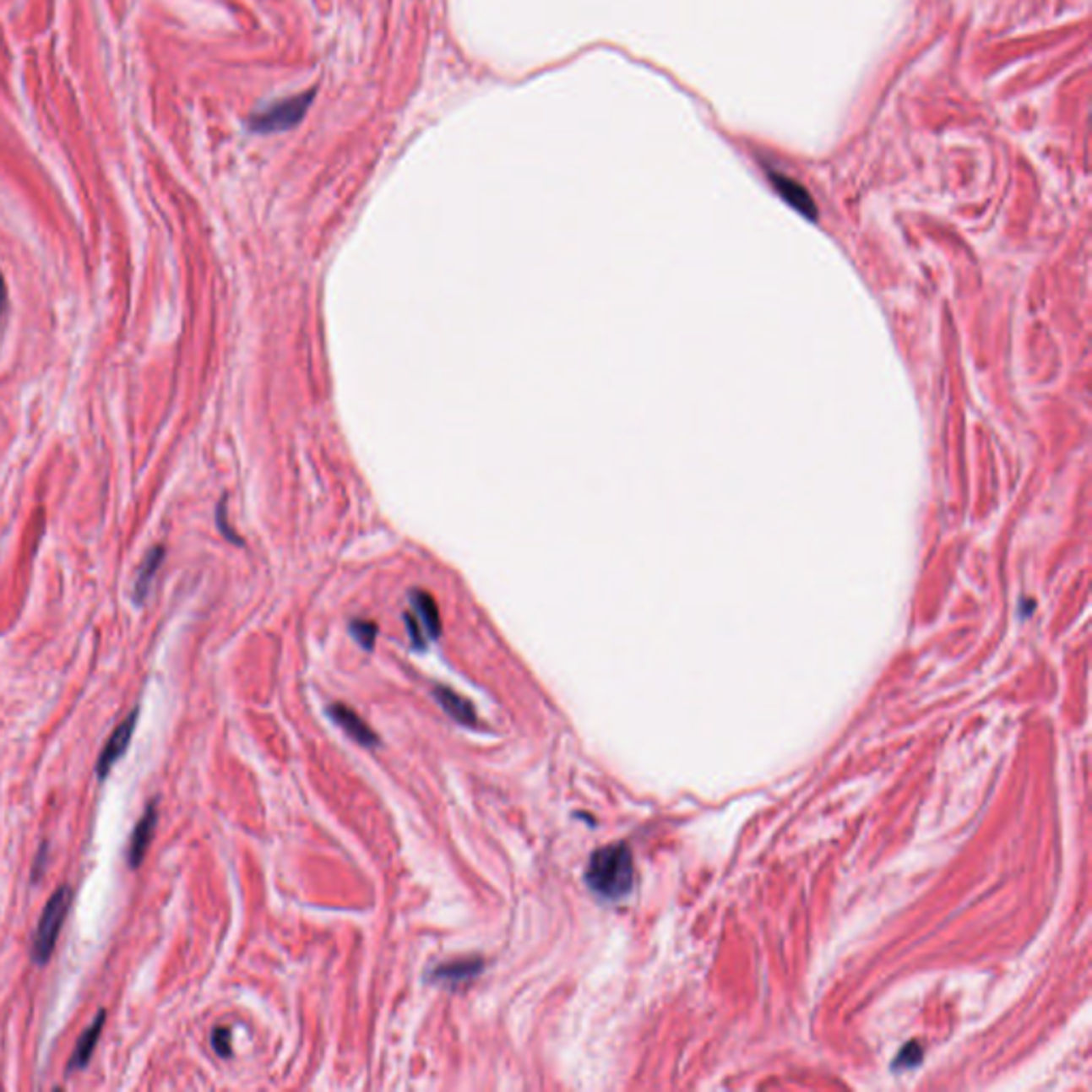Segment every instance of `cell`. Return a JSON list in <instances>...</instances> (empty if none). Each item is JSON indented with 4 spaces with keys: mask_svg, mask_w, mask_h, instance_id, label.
<instances>
[{
    "mask_svg": "<svg viewBox=\"0 0 1092 1092\" xmlns=\"http://www.w3.org/2000/svg\"><path fill=\"white\" fill-rule=\"evenodd\" d=\"M584 881L602 899L619 900L629 894L634 886V860L629 847L625 843L600 847L587 864Z\"/></svg>",
    "mask_w": 1092,
    "mask_h": 1092,
    "instance_id": "6da1fadb",
    "label": "cell"
},
{
    "mask_svg": "<svg viewBox=\"0 0 1092 1092\" xmlns=\"http://www.w3.org/2000/svg\"><path fill=\"white\" fill-rule=\"evenodd\" d=\"M71 900H73V892L68 886H60L54 894L50 896L47 900L46 909L41 913L39 924H36V931L32 935V960L36 964H46L50 960L52 952L56 948V941H58L60 931L64 926V920H67V913L71 909Z\"/></svg>",
    "mask_w": 1092,
    "mask_h": 1092,
    "instance_id": "7a4b0ae2",
    "label": "cell"
},
{
    "mask_svg": "<svg viewBox=\"0 0 1092 1092\" xmlns=\"http://www.w3.org/2000/svg\"><path fill=\"white\" fill-rule=\"evenodd\" d=\"M314 90H307L303 95L286 96L282 101H274L271 105L263 107L250 117L252 131L257 133H280L288 131L292 126H297L306 111L310 109Z\"/></svg>",
    "mask_w": 1092,
    "mask_h": 1092,
    "instance_id": "3957f363",
    "label": "cell"
},
{
    "mask_svg": "<svg viewBox=\"0 0 1092 1092\" xmlns=\"http://www.w3.org/2000/svg\"><path fill=\"white\" fill-rule=\"evenodd\" d=\"M410 604H412V612L405 615V627L414 647L425 649L429 640H436L440 636V611L436 600L425 591H412Z\"/></svg>",
    "mask_w": 1092,
    "mask_h": 1092,
    "instance_id": "277c9868",
    "label": "cell"
},
{
    "mask_svg": "<svg viewBox=\"0 0 1092 1092\" xmlns=\"http://www.w3.org/2000/svg\"><path fill=\"white\" fill-rule=\"evenodd\" d=\"M137 720H139V709L133 710L131 715L126 717V720L113 730L111 736L107 738V742H105L103 749H101L99 760H96V774H99V779L107 777L109 770L113 769V764H116L122 755H124V751L128 749V745H131L133 741V734H135Z\"/></svg>",
    "mask_w": 1092,
    "mask_h": 1092,
    "instance_id": "5b68a950",
    "label": "cell"
},
{
    "mask_svg": "<svg viewBox=\"0 0 1092 1092\" xmlns=\"http://www.w3.org/2000/svg\"><path fill=\"white\" fill-rule=\"evenodd\" d=\"M327 713L329 717H331V721H335V724H338L340 728L352 738V741L359 742L361 747L373 749V747L380 745V738L376 736V732H373V730L369 728L359 715H356L355 710L348 709L346 704H340V702L338 704H331L327 709Z\"/></svg>",
    "mask_w": 1092,
    "mask_h": 1092,
    "instance_id": "8992f818",
    "label": "cell"
},
{
    "mask_svg": "<svg viewBox=\"0 0 1092 1092\" xmlns=\"http://www.w3.org/2000/svg\"><path fill=\"white\" fill-rule=\"evenodd\" d=\"M158 823V805L156 802H149L148 809L144 811L141 819L137 822V826L133 828L131 834V843H128V864L131 868H137L145 858V851H148L149 843H152L154 830H156Z\"/></svg>",
    "mask_w": 1092,
    "mask_h": 1092,
    "instance_id": "52a82bcc",
    "label": "cell"
},
{
    "mask_svg": "<svg viewBox=\"0 0 1092 1092\" xmlns=\"http://www.w3.org/2000/svg\"><path fill=\"white\" fill-rule=\"evenodd\" d=\"M105 1020H107V1012H99V1013H96L95 1020H92V1024L88 1026V1029L84 1030V1033H81L79 1041L75 1043V1050H73L71 1058H68L67 1075H71V1073H75V1071L84 1069V1067H86L88 1062H90L92 1052L96 1050V1043H99L101 1033H103Z\"/></svg>",
    "mask_w": 1092,
    "mask_h": 1092,
    "instance_id": "ba28073f",
    "label": "cell"
},
{
    "mask_svg": "<svg viewBox=\"0 0 1092 1092\" xmlns=\"http://www.w3.org/2000/svg\"><path fill=\"white\" fill-rule=\"evenodd\" d=\"M485 969V962L481 958H464V960H453V962H444L440 967H436L432 971V980L433 981H442V984H461V981H468L472 977H476L478 973Z\"/></svg>",
    "mask_w": 1092,
    "mask_h": 1092,
    "instance_id": "9c48e42d",
    "label": "cell"
},
{
    "mask_svg": "<svg viewBox=\"0 0 1092 1092\" xmlns=\"http://www.w3.org/2000/svg\"><path fill=\"white\" fill-rule=\"evenodd\" d=\"M433 696H436V700L440 702L442 709H444L446 713L457 721V724L468 725V728L470 725H472V728L476 725V710H474L472 702H468L465 698H461L457 692H453V689L448 687H436Z\"/></svg>",
    "mask_w": 1092,
    "mask_h": 1092,
    "instance_id": "30bf717a",
    "label": "cell"
},
{
    "mask_svg": "<svg viewBox=\"0 0 1092 1092\" xmlns=\"http://www.w3.org/2000/svg\"><path fill=\"white\" fill-rule=\"evenodd\" d=\"M162 553H165V551H162L160 546H156V549L149 551L148 557H145L144 563L139 566V572H137V583H135V600H139V602H144L145 595H148L149 584H152L154 576H156L158 568H160Z\"/></svg>",
    "mask_w": 1092,
    "mask_h": 1092,
    "instance_id": "8fae6325",
    "label": "cell"
},
{
    "mask_svg": "<svg viewBox=\"0 0 1092 1092\" xmlns=\"http://www.w3.org/2000/svg\"><path fill=\"white\" fill-rule=\"evenodd\" d=\"M774 182H777V186H779V190H781V194L787 198V201L791 203V205L798 207L801 212L813 214V203H811V198L807 197V193L801 188V186L791 184V182L787 180V177H779V180H774Z\"/></svg>",
    "mask_w": 1092,
    "mask_h": 1092,
    "instance_id": "7c38bea8",
    "label": "cell"
},
{
    "mask_svg": "<svg viewBox=\"0 0 1092 1092\" xmlns=\"http://www.w3.org/2000/svg\"><path fill=\"white\" fill-rule=\"evenodd\" d=\"M350 634L355 636V640L361 644V647L372 649L373 640H376V634H378V627L372 623V621L355 619L350 623Z\"/></svg>",
    "mask_w": 1092,
    "mask_h": 1092,
    "instance_id": "4fadbf2b",
    "label": "cell"
},
{
    "mask_svg": "<svg viewBox=\"0 0 1092 1092\" xmlns=\"http://www.w3.org/2000/svg\"><path fill=\"white\" fill-rule=\"evenodd\" d=\"M212 1046L216 1050L218 1057L226 1058L231 1057V1030L229 1029H216L212 1033Z\"/></svg>",
    "mask_w": 1092,
    "mask_h": 1092,
    "instance_id": "5bb4252c",
    "label": "cell"
},
{
    "mask_svg": "<svg viewBox=\"0 0 1092 1092\" xmlns=\"http://www.w3.org/2000/svg\"><path fill=\"white\" fill-rule=\"evenodd\" d=\"M46 860H47V854H46V843H43V845H41V850H39V862L35 864V868H32V871H36V877H39L41 872H43L41 868H43V864H46Z\"/></svg>",
    "mask_w": 1092,
    "mask_h": 1092,
    "instance_id": "9a60e30c",
    "label": "cell"
},
{
    "mask_svg": "<svg viewBox=\"0 0 1092 1092\" xmlns=\"http://www.w3.org/2000/svg\"><path fill=\"white\" fill-rule=\"evenodd\" d=\"M5 299H7V288H5V280H3V274H0V314L5 310Z\"/></svg>",
    "mask_w": 1092,
    "mask_h": 1092,
    "instance_id": "2e32d148",
    "label": "cell"
}]
</instances>
